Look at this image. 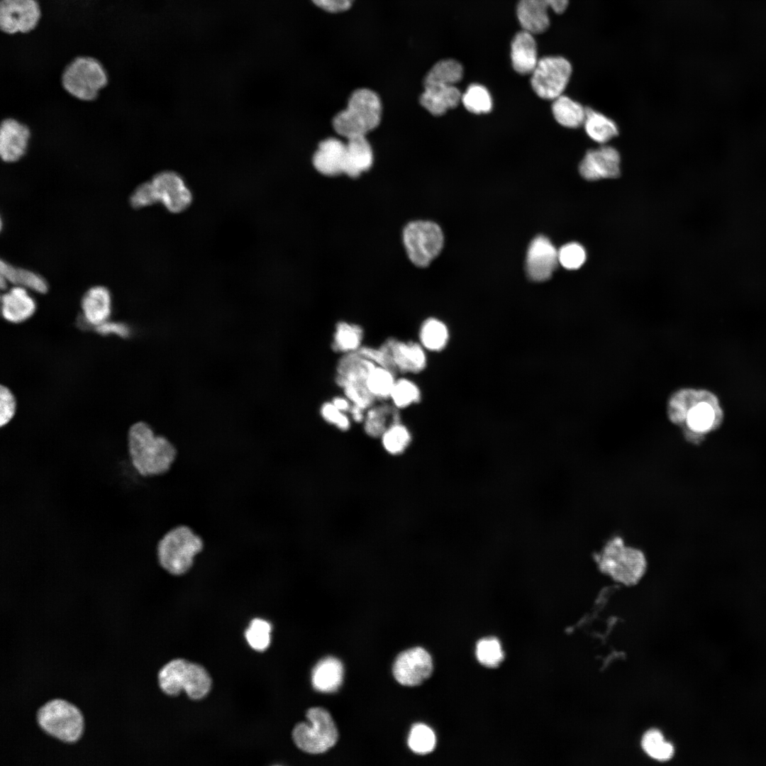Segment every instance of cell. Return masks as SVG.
I'll use <instances>...</instances> for the list:
<instances>
[{
  "mask_svg": "<svg viewBox=\"0 0 766 766\" xmlns=\"http://www.w3.org/2000/svg\"><path fill=\"white\" fill-rule=\"evenodd\" d=\"M667 415L681 428L686 440L695 444L719 428L723 418L718 398L707 390L694 389L675 392L668 402Z\"/></svg>",
  "mask_w": 766,
  "mask_h": 766,
  "instance_id": "6da1fadb",
  "label": "cell"
},
{
  "mask_svg": "<svg viewBox=\"0 0 766 766\" xmlns=\"http://www.w3.org/2000/svg\"><path fill=\"white\" fill-rule=\"evenodd\" d=\"M128 445L132 465L143 477L165 473L176 459L175 446L167 438L155 434L151 426L143 421L131 426Z\"/></svg>",
  "mask_w": 766,
  "mask_h": 766,
  "instance_id": "7a4b0ae2",
  "label": "cell"
},
{
  "mask_svg": "<svg viewBox=\"0 0 766 766\" xmlns=\"http://www.w3.org/2000/svg\"><path fill=\"white\" fill-rule=\"evenodd\" d=\"M381 115L379 96L371 89H357L350 95L346 109L334 116L333 127L338 135L346 138L365 136L379 126Z\"/></svg>",
  "mask_w": 766,
  "mask_h": 766,
  "instance_id": "3957f363",
  "label": "cell"
},
{
  "mask_svg": "<svg viewBox=\"0 0 766 766\" xmlns=\"http://www.w3.org/2000/svg\"><path fill=\"white\" fill-rule=\"evenodd\" d=\"M600 571L615 582L627 586L637 584L645 573L643 553L627 545L619 537L609 540L596 555Z\"/></svg>",
  "mask_w": 766,
  "mask_h": 766,
  "instance_id": "277c9868",
  "label": "cell"
},
{
  "mask_svg": "<svg viewBox=\"0 0 766 766\" xmlns=\"http://www.w3.org/2000/svg\"><path fill=\"white\" fill-rule=\"evenodd\" d=\"M36 721L45 733L65 743L78 740L84 727L79 709L62 698L50 699L41 705L36 712Z\"/></svg>",
  "mask_w": 766,
  "mask_h": 766,
  "instance_id": "5b68a950",
  "label": "cell"
},
{
  "mask_svg": "<svg viewBox=\"0 0 766 766\" xmlns=\"http://www.w3.org/2000/svg\"><path fill=\"white\" fill-rule=\"evenodd\" d=\"M108 81L107 72L101 62L90 56L74 57L65 67L61 76L63 89L84 101L94 100Z\"/></svg>",
  "mask_w": 766,
  "mask_h": 766,
  "instance_id": "8992f818",
  "label": "cell"
},
{
  "mask_svg": "<svg viewBox=\"0 0 766 766\" xmlns=\"http://www.w3.org/2000/svg\"><path fill=\"white\" fill-rule=\"evenodd\" d=\"M160 689L175 696L184 690L193 699L205 696L210 690L211 680L206 670L199 665L183 659H175L165 665L157 675Z\"/></svg>",
  "mask_w": 766,
  "mask_h": 766,
  "instance_id": "52a82bcc",
  "label": "cell"
},
{
  "mask_svg": "<svg viewBox=\"0 0 766 766\" xmlns=\"http://www.w3.org/2000/svg\"><path fill=\"white\" fill-rule=\"evenodd\" d=\"M203 548V542L189 527L179 526L168 531L159 541L157 557L160 566L172 574L180 575L192 567L194 556Z\"/></svg>",
  "mask_w": 766,
  "mask_h": 766,
  "instance_id": "ba28073f",
  "label": "cell"
},
{
  "mask_svg": "<svg viewBox=\"0 0 766 766\" xmlns=\"http://www.w3.org/2000/svg\"><path fill=\"white\" fill-rule=\"evenodd\" d=\"M309 723H299L294 728L292 737L296 746L304 752L322 753L333 747L338 737L331 714L324 709L313 707L306 715Z\"/></svg>",
  "mask_w": 766,
  "mask_h": 766,
  "instance_id": "9c48e42d",
  "label": "cell"
},
{
  "mask_svg": "<svg viewBox=\"0 0 766 766\" xmlns=\"http://www.w3.org/2000/svg\"><path fill=\"white\" fill-rule=\"evenodd\" d=\"M402 239L410 261L419 267H427L443 245V234L438 224L428 221H414L403 230Z\"/></svg>",
  "mask_w": 766,
  "mask_h": 766,
  "instance_id": "30bf717a",
  "label": "cell"
},
{
  "mask_svg": "<svg viewBox=\"0 0 766 766\" xmlns=\"http://www.w3.org/2000/svg\"><path fill=\"white\" fill-rule=\"evenodd\" d=\"M572 72L570 62L562 56L542 57L531 73V84L540 98L554 100L562 95Z\"/></svg>",
  "mask_w": 766,
  "mask_h": 766,
  "instance_id": "8fae6325",
  "label": "cell"
},
{
  "mask_svg": "<svg viewBox=\"0 0 766 766\" xmlns=\"http://www.w3.org/2000/svg\"><path fill=\"white\" fill-rule=\"evenodd\" d=\"M150 182L157 203L168 211L182 213L192 204L193 194L182 177L176 172H160L152 177Z\"/></svg>",
  "mask_w": 766,
  "mask_h": 766,
  "instance_id": "7c38bea8",
  "label": "cell"
},
{
  "mask_svg": "<svg viewBox=\"0 0 766 766\" xmlns=\"http://www.w3.org/2000/svg\"><path fill=\"white\" fill-rule=\"evenodd\" d=\"M40 15L36 0H0V28L6 34L30 32L39 23Z\"/></svg>",
  "mask_w": 766,
  "mask_h": 766,
  "instance_id": "4fadbf2b",
  "label": "cell"
},
{
  "mask_svg": "<svg viewBox=\"0 0 766 766\" xmlns=\"http://www.w3.org/2000/svg\"><path fill=\"white\" fill-rule=\"evenodd\" d=\"M432 671V658L425 649L420 647L401 652L393 665L396 680L405 686L421 684L431 676Z\"/></svg>",
  "mask_w": 766,
  "mask_h": 766,
  "instance_id": "5bb4252c",
  "label": "cell"
},
{
  "mask_svg": "<svg viewBox=\"0 0 766 766\" xmlns=\"http://www.w3.org/2000/svg\"><path fill=\"white\" fill-rule=\"evenodd\" d=\"M569 0H518L516 15L523 30L533 34L546 31L550 23L548 10L561 14L565 11Z\"/></svg>",
  "mask_w": 766,
  "mask_h": 766,
  "instance_id": "9a60e30c",
  "label": "cell"
},
{
  "mask_svg": "<svg viewBox=\"0 0 766 766\" xmlns=\"http://www.w3.org/2000/svg\"><path fill=\"white\" fill-rule=\"evenodd\" d=\"M621 157L616 149L602 145L588 150L580 162L579 172L589 181L617 177L620 173Z\"/></svg>",
  "mask_w": 766,
  "mask_h": 766,
  "instance_id": "2e32d148",
  "label": "cell"
},
{
  "mask_svg": "<svg viewBox=\"0 0 766 766\" xmlns=\"http://www.w3.org/2000/svg\"><path fill=\"white\" fill-rule=\"evenodd\" d=\"M558 263L557 250L545 236L539 235L531 243L526 257L528 275L534 281L549 279Z\"/></svg>",
  "mask_w": 766,
  "mask_h": 766,
  "instance_id": "e0dca14e",
  "label": "cell"
},
{
  "mask_svg": "<svg viewBox=\"0 0 766 766\" xmlns=\"http://www.w3.org/2000/svg\"><path fill=\"white\" fill-rule=\"evenodd\" d=\"M30 132L28 127L13 118L1 121L0 127V155L8 163L15 162L27 151Z\"/></svg>",
  "mask_w": 766,
  "mask_h": 766,
  "instance_id": "ac0fdd59",
  "label": "cell"
},
{
  "mask_svg": "<svg viewBox=\"0 0 766 766\" xmlns=\"http://www.w3.org/2000/svg\"><path fill=\"white\" fill-rule=\"evenodd\" d=\"M112 305L111 294L107 288L103 286L91 287L82 298L79 323L85 328H95L109 320Z\"/></svg>",
  "mask_w": 766,
  "mask_h": 766,
  "instance_id": "d6986e66",
  "label": "cell"
},
{
  "mask_svg": "<svg viewBox=\"0 0 766 766\" xmlns=\"http://www.w3.org/2000/svg\"><path fill=\"white\" fill-rule=\"evenodd\" d=\"M345 143L336 138H328L319 143L312 162L315 169L326 176L344 173Z\"/></svg>",
  "mask_w": 766,
  "mask_h": 766,
  "instance_id": "ffe728a7",
  "label": "cell"
},
{
  "mask_svg": "<svg viewBox=\"0 0 766 766\" xmlns=\"http://www.w3.org/2000/svg\"><path fill=\"white\" fill-rule=\"evenodd\" d=\"M36 302L30 292L18 286L7 290L1 298L3 318L12 323H20L30 318L36 309Z\"/></svg>",
  "mask_w": 766,
  "mask_h": 766,
  "instance_id": "44dd1931",
  "label": "cell"
},
{
  "mask_svg": "<svg viewBox=\"0 0 766 766\" xmlns=\"http://www.w3.org/2000/svg\"><path fill=\"white\" fill-rule=\"evenodd\" d=\"M511 59L513 68L518 73L533 72L539 60L533 33L523 29L516 33L511 43Z\"/></svg>",
  "mask_w": 766,
  "mask_h": 766,
  "instance_id": "7402d4cb",
  "label": "cell"
},
{
  "mask_svg": "<svg viewBox=\"0 0 766 766\" xmlns=\"http://www.w3.org/2000/svg\"><path fill=\"white\" fill-rule=\"evenodd\" d=\"M394 364L397 372L418 373L426 365V356L422 346L413 342L388 339Z\"/></svg>",
  "mask_w": 766,
  "mask_h": 766,
  "instance_id": "603a6c76",
  "label": "cell"
},
{
  "mask_svg": "<svg viewBox=\"0 0 766 766\" xmlns=\"http://www.w3.org/2000/svg\"><path fill=\"white\" fill-rule=\"evenodd\" d=\"M424 91L420 96V104L432 115L438 116L448 109L456 107L461 101L462 94L455 86H423Z\"/></svg>",
  "mask_w": 766,
  "mask_h": 766,
  "instance_id": "cb8c5ba5",
  "label": "cell"
},
{
  "mask_svg": "<svg viewBox=\"0 0 766 766\" xmlns=\"http://www.w3.org/2000/svg\"><path fill=\"white\" fill-rule=\"evenodd\" d=\"M344 174L352 178L367 171L373 164V152L365 136L347 138Z\"/></svg>",
  "mask_w": 766,
  "mask_h": 766,
  "instance_id": "d4e9b609",
  "label": "cell"
},
{
  "mask_svg": "<svg viewBox=\"0 0 766 766\" xmlns=\"http://www.w3.org/2000/svg\"><path fill=\"white\" fill-rule=\"evenodd\" d=\"M0 273L1 289H5L8 284H11L38 294H44L48 290V284L45 278L34 271L15 267L1 260Z\"/></svg>",
  "mask_w": 766,
  "mask_h": 766,
  "instance_id": "484cf974",
  "label": "cell"
},
{
  "mask_svg": "<svg viewBox=\"0 0 766 766\" xmlns=\"http://www.w3.org/2000/svg\"><path fill=\"white\" fill-rule=\"evenodd\" d=\"M399 410L393 404L370 406L363 421L365 433L372 438H381L389 427L401 422Z\"/></svg>",
  "mask_w": 766,
  "mask_h": 766,
  "instance_id": "4316f807",
  "label": "cell"
},
{
  "mask_svg": "<svg viewBox=\"0 0 766 766\" xmlns=\"http://www.w3.org/2000/svg\"><path fill=\"white\" fill-rule=\"evenodd\" d=\"M343 677V667L341 662L335 657H326L313 667L311 681L317 691L332 692L340 686Z\"/></svg>",
  "mask_w": 766,
  "mask_h": 766,
  "instance_id": "83f0119b",
  "label": "cell"
},
{
  "mask_svg": "<svg viewBox=\"0 0 766 766\" xmlns=\"http://www.w3.org/2000/svg\"><path fill=\"white\" fill-rule=\"evenodd\" d=\"M583 126L587 135L601 145L608 143L618 133L617 125L612 119L592 109H587Z\"/></svg>",
  "mask_w": 766,
  "mask_h": 766,
  "instance_id": "f1b7e54d",
  "label": "cell"
},
{
  "mask_svg": "<svg viewBox=\"0 0 766 766\" xmlns=\"http://www.w3.org/2000/svg\"><path fill=\"white\" fill-rule=\"evenodd\" d=\"M587 109L569 96L561 95L553 100V115L561 126L577 128L583 125Z\"/></svg>",
  "mask_w": 766,
  "mask_h": 766,
  "instance_id": "f546056e",
  "label": "cell"
},
{
  "mask_svg": "<svg viewBox=\"0 0 766 766\" xmlns=\"http://www.w3.org/2000/svg\"><path fill=\"white\" fill-rule=\"evenodd\" d=\"M463 76V67L457 60L445 59L437 62L428 72L423 86H455Z\"/></svg>",
  "mask_w": 766,
  "mask_h": 766,
  "instance_id": "4dcf8cb0",
  "label": "cell"
},
{
  "mask_svg": "<svg viewBox=\"0 0 766 766\" xmlns=\"http://www.w3.org/2000/svg\"><path fill=\"white\" fill-rule=\"evenodd\" d=\"M362 338L363 330L360 326L340 321L336 324L331 347L344 354L355 352L360 348Z\"/></svg>",
  "mask_w": 766,
  "mask_h": 766,
  "instance_id": "1f68e13d",
  "label": "cell"
},
{
  "mask_svg": "<svg viewBox=\"0 0 766 766\" xmlns=\"http://www.w3.org/2000/svg\"><path fill=\"white\" fill-rule=\"evenodd\" d=\"M419 338L422 345L431 351L443 349L448 340V331L443 323L435 318H428L421 327Z\"/></svg>",
  "mask_w": 766,
  "mask_h": 766,
  "instance_id": "d6a6232c",
  "label": "cell"
},
{
  "mask_svg": "<svg viewBox=\"0 0 766 766\" xmlns=\"http://www.w3.org/2000/svg\"><path fill=\"white\" fill-rule=\"evenodd\" d=\"M395 374L382 366H375L366 381L367 387L375 399H387L394 385Z\"/></svg>",
  "mask_w": 766,
  "mask_h": 766,
  "instance_id": "836d02e7",
  "label": "cell"
},
{
  "mask_svg": "<svg viewBox=\"0 0 766 766\" xmlns=\"http://www.w3.org/2000/svg\"><path fill=\"white\" fill-rule=\"evenodd\" d=\"M461 102L470 112L479 114L489 113L492 109V99L488 89L479 84H470L462 94Z\"/></svg>",
  "mask_w": 766,
  "mask_h": 766,
  "instance_id": "e575fe53",
  "label": "cell"
},
{
  "mask_svg": "<svg viewBox=\"0 0 766 766\" xmlns=\"http://www.w3.org/2000/svg\"><path fill=\"white\" fill-rule=\"evenodd\" d=\"M384 450L391 455L401 454L409 446L411 435L409 429L400 423L389 427L381 436Z\"/></svg>",
  "mask_w": 766,
  "mask_h": 766,
  "instance_id": "d590c367",
  "label": "cell"
},
{
  "mask_svg": "<svg viewBox=\"0 0 766 766\" xmlns=\"http://www.w3.org/2000/svg\"><path fill=\"white\" fill-rule=\"evenodd\" d=\"M641 744L645 753L657 760H667L674 753L673 746L665 740L662 733L657 729L648 731L643 736Z\"/></svg>",
  "mask_w": 766,
  "mask_h": 766,
  "instance_id": "8d00e7d4",
  "label": "cell"
},
{
  "mask_svg": "<svg viewBox=\"0 0 766 766\" xmlns=\"http://www.w3.org/2000/svg\"><path fill=\"white\" fill-rule=\"evenodd\" d=\"M390 399L399 409H404L420 401L421 391L413 382L400 378L395 381Z\"/></svg>",
  "mask_w": 766,
  "mask_h": 766,
  "instance_id": "74e56055",
  "label": "cell"
},
{
  "mask_svg": "<svg viewBox=\"0 0 766 766\" xmlns=\"http://www.w3.org/2000/svg\"><path fill=\"white\" fill-rule=\"evenodd\" d=\"M436 743L435 736L428 726L417 723L411 729L408 744L412 751L425 755L433 750Z\"/></svg>",
  "mask_w": 766,
  "mask_h": 766,
  "instance_id": "f35d334b",
  "label": "cell"
},
{
  "mask_svg": "<svg viewBox=\"0 0 766 766\" xmlns=\"http://www.w3.org/2000/svg\"><path fill=\"white\" fill-rule=\"evenodd\" d=\"M476 655L482 665L492 668L498 667L504 658L500 642L495 638H486L479 640Z\"/></svg>",
  "mask_w": 766,
  "mask_h": 766,
  "instance_id": "ab89813d",
  "label": "cell"
},
{
  "mask_svg": "<svg viewBox=\"0 0 766 766\" xmlns=\"http://www.w3.org/2000/svg\"><path fill=\"white\" fill-rule=\"evenodd\" d=\"M271 626L265 620L253 619L245 631V638L249 645L255 650H265L270 643Z\"/></svg>",
  "mask_w": 766,
  "mask_h": 766,
  "instance_id": "60d3db41",
  "label": "cell"
},
{
  "mask_svg": "<svg viewBox=\"0 0 766 766\" xmlns=\"http://www.w3.org/2000/svg\"><path fill=\"white\" fill-rule=\"evenodd\" d=\"M586 255L583 246L577 243H567L557 251L558 262L567 270H576L582 266Z\"/></svg>",
  "mask_w": 766,
  "mask_h": 766,
  "instance_id": "b9f144b4",
  "label": "cell"
},
{
  "mask_svg": "<svg viewBox=\"0 0 766 766\" xmlns=\"http://www.w3.org/2000/svg\"><path fill=\"white\" fill-rule=\"evenodd\" d=\"M129 200L131 206L137 209L157 204L150 180L135 187Z\"/></svg>",
  "mask_w": 766,
  "mask_h": 766,
  "instance_id": "7bdbcfd3",
  "label": "cell"
},
{
  "mask_svg": "<svg viewBox=\"0 0 766 766\" xmlns=\"http://www.w3.org/2000/svg\"><path fill=\"white\" fill-rule=\"evenodd\" d=\"M321 415L328 423L334 425L341 431H347L350 426L348 417L344 412L337 409L332 402L323 403L320 409Z\"/></svg>",
  "mask_w": 766,
  "mask_h": 766,
  "instance_id": "ee69618b",
  "label": "cell"
},
{
  "mask_svg": "<svg viewBox=\"0 0 766 766\" xmlns=\"http://www.w3.org/2000/svg\"><path fill=\"white\" fill-rule=\"evenodd\" d=\"M16 409V402L10 389L0 387V426L7 424L13 417Z\"/></svg>",
  "mask_w": 766,
  "mask_h": 766,
  "instance_id": "f6af8a7d",
  "label": "cell"
},
{
  "mask_svg": "<svg viewBox=\"0 0 766 766\" xmlns=\"http://www.w3.org/2000/svg\"><path fill=\"white\" fill-rule=\"evenodd\" d=\"M101 335H116L121 338H127L131 335V328L125 323L111 321L110 320L94 328Z\"/></svg>",
  "mask_w": 766,
  "mask_h": 766,
  "instance_id": "bcb514c9",
  "label": "cell"
},
{
  "mask_svg": "<svg viewBox=\"0 0 766 766\" xmlns=\"http://www.w3.org/2000/svg\"><path fill=\"white\" fill-rule=\"evenodd\" d=\"M313 4L321 9L331 13H338L348 11L355 0H311Z\"/></svg>",
  "mask_w": 766,
  "mask_h": 766,
  "instance_id": "7dc6e473",
  "label": "cell"
},
{
  "mask_svg": "<svg viewBox=\"0 0 766 766\" xmlns=\"http://www.w3.org/2000/svg\"><path fill=\"white\" fill-rule=\"evenodd\" d=\"M331 402L337 409L344 413L347 411L349 412L352 406V404H350V401L347 397L336 396L333 399Z\"/></svg>",
  "mask_w": 766,
  "mask_h": 766,
  "instance_id": "c3c4849f",
  "label": "cell"
},
{
  "mask_svg": "<svg viewBox=\"0 0 766 766\" xmlns=\"http://www.w3.org/2000/svg\"><path fill=\"white\" fill-rule=\"evenodd\" d=\"M364 409L362 407L352 404L349 412L350 413L353 419L356 422H362L365 419V415L364 414Z\"/></svg>",
  "mask_w": 766,
  "mask_h": 766,
  "instance_id": "681fc988",
  "label": "cell"
}]
</instances>
